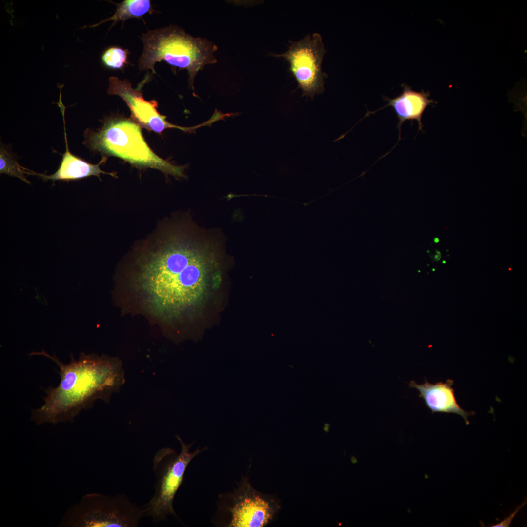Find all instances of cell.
<instances>
[{"instance_id": "obj_1", "label": "cell", "mask_w": 527, "mask_h": 527, "mask_svg": "<svg viewBox=\"0 0 527 527\" xmlns=\"http://www.w3.org/2000/svg\"><path fill=\"white\" fill-rule=\"evenodd\" d=\"M214 253L207 243L170 236L141 264L135 285L146 305L156 314L172 316L197 304L216 273Z\"/></svg>"}, {"instance_id": "obj_2", "label": "cell", "mask_w": 527, "mask_h": 527, "mask_svg": "<svg viewBox=\"0 0 527 527\" xmlns=\"http://www.w3.org/2000/svg\"><path fill=\"white\" fill-rule=\"evenodd\" d=\"M29 355H42L53 361L60 376L56 387L44 390V404L32 410L31 420L37 425L73 422L81 410L92 407L96 400L108 403L125 382L122 362L116 358L81 352L76 360L71 353L70 362L64 363L55 353L51 355L43 349Z\"/></svg>"}, {"instance_id": "obj_3", "label": "cell", "mask_w": 527, "mask_h": 527, "mask_svg": "<svg viewBox=\"0 0 527 527\" xmlns=\"http://www.w3.org/2000/svg\"><path fill=\"white\" fill-rule=\"evenodd\" d=\"M142 40L143 51L138 62L140 70L154 72L155 63L165 61L171 65L187 70L189 84L193 90L198 71L216 61L213 55L217 49L215 44L192 37L176 26L148 30L142 34Z\"/></svg>"}, {"instance_id": "obj_4", "label": "cell", "mask_w": 527, "mask_h": 527, "mask_svg": "<svg viewBox=\"0 0 527 527\" xmlns=\"http://www.w3.org/2000/svg\"><path fill=\"white\" fill-rule=\"evenodd\" d=\"M85 143L94 151L122 159L138 167L158 169L166 175L184 177V167L157 156L145 141L140 126L125 118L106 120L97 131L85 132Z\"/></svg>"}, {"instance_id": "obj_5", "label": "cell", "mask_w": 527, "mask_h": 527, "mask_svg": "<svg viewBox=\"0 0 527 527\" xmlns=\"http://www.w3.org/2000/svg\"><path fill=\"white\" fill-rule=\"evenodd\" d=\"M181 450L179 454L170 448L158 451L153 459V471L156 476L155 492L150 500L142 507L144 516H150L154 522L167 520L168 515L177 516L173 508L175 495L182 484L187 466L191 461L207 447L193 452V443L186 444L179 436Z\"/></svg>"}, {"instance_id": "obj_6", "label": "cell", "mask_w": 527, "mask_h": 527, "mask_svg": "<svg viewBox=\"0 0 527 527\" xmlns=\"http://www.w3.org/2000/svg\"><path fill=\"white\" fill-rule=\"evenodd\" d=\"M144 516L142 507L125 495L109 496L93 493L84 495L63 517L60 526L135 527Z\"/></svg>"}, {"instance_id": "obj_7", "label": "cell", "mask_w": 527, "mask_h": 527, "mask_svg": "<svg viewBox=\"0 0 527 527\" xmlns=\"http://www.w3.org/2000/svg\"><path fill=\"white\" fill-rule=\"evenodd\" d=\"M288 49L282 54H272L288 61L302 96L310 97L324 91V79L327 75L323 72L322 63L326 50L322 38L317 33L307 34L298 41H289Z\"/></svg>"}, {"instance_id": "obj_8", "label": "cell", "mask_w": 527, "mask_h": 527, "mask_svg": "<svg viewBox=\"0 0 527 527\" xmlns=\"http://www.w3.org/2000/svg\"><path fill=\"white\" fill-rule=\"evenodd\" d=\"M229 497L230 502L226 509L229 515L227 527H262L273 517V502L258 494L246 478L242 479Z\"/></svg>"}, {"instance_id": "obj_9", "label": "cell", "mask_w": 527, "mask_h": 527, "mask_svg": "<svg viewBox=\"0 0 527 527\" xmlns=\"http://www.w3.org/2000/svg\"><path fill=\"white\" fill-rule=\"evenodd\" d=\"M109 95L120 96L129 107L132 117L142 127L160 133L166 128H177L184 131H193L202 126L207 125L205 122L198 125L185 127L173 124L166 120V117L157 111L158 103L155 100L147 101L139 90L134 89L127 79L121 80L111 76L109 79L107 90Z\"/></svg>"}, {"instance_id": "obj_10", "label": "cell", "mask_w": 527, "mask_h": 527, "mask_svg": "<svg viewBox=\"0 0 527 527\" xmlns=\"http://www.w3.org/2000/svg\"><path fill=\"white\" fill-rule=\"evenodd\" d=\"M453 384L451 379L445 383L439 382L435 384L430 383L426 379L425 382L422 384L412 381L409 386L418 391L419 397L433 413H455L461 416L468 425V417L473 415L475 412H467L459 405L452 387Z\"/></svg>"}, {"instance_id": "obj_11", "label": "cell", "mask_w": 527, "mask_h": 527, "mask_svg": "<svg viewBox=\"0 0 527 527\" xmlns=\"http://www.w3.org/2000/svg\"><path fill=\"white\" fill-rule=\"evenodd\" d=\"M58 105L60 108L62 115L66 145V151L63 155L60 165L56 172L50 175L37 173L28 170V174L38 175L44 180H51L53 181L56 180L69 181L78 180L90 176H96L100 178L101 173L107 174L114 176L115 175L112 173L104 172L100 168V165L105 162L106 158H103L101 161L97 164H92L77 157L70 152L67 140L65 124L64 113L65 107L62 101L59 102Z\"/></svg>"}, {"instance_id": "obj_12", "label": "cell", "mask_w": 527, "mask_h": 527, "mask_svg": "<svg viewBox=\"0 0 527 527\" xmlns=\"http://www.w3.org/2000/svg\"><path fill=\"white\" fill-rule=\"evenodd\" d=\"M402 86L403 90L400 95L392 99L384 96V100L388 101V104L376 110L378 111L389 106L393 108L399 120L397 127L399 131V140L401 139V125L405 121H417L419 130H422L421 119L423 114L427 106L435 102L429 99V92H425L423 90L417 92L405 84H403Z\"/></svg>"}, {"instance_id": "obj_13", "label": "cell", "mask_w": 527, "mask_h": 527, "mask_svg": "<svg viewBox=\"0 0 527 527\" xmlns=\"http://www.w3.org/2000/svg\"><path fill=\"white\" fill-rule=\"evenodd\" d=\"M117 9L115 13L110 17L104 19L100 22L91 26L85 27H96L104 22L113 21L110 28L119 21L122 22L133 18H139L147 13H151L153 10L149 0H125L120 3H114Z\"/></svg>"}, {"instance_id": "obj_14", "label": "cell", "mask_w": 527, "mask_h": 527, "mask_svg": "<svg viewBox=\"0 0 527 527\" xmlns=\"http://www.w3.org/2000/svg\"><path fill=\"white\" fill-rule=\"evenodd\" d=\"M25 168L21 166L17 162L9 151L5 147H0V173H5L10 176L17 177L27 183H30L24 174L26 173Z\"/></svg>"}, {"instance_id": "obj_15", "label": "cell", "mask_w": 527, "mask_h": 527, "mask_svg": "<svg viewBox=\"0 0 527 527\" xmlns=\"http://www.w3.org/2000/svg\"><path fill=\"white\" fill-rule=\"evenodd\" d=\"M127 51L118 47H112L107 49L102 56V60L105 65L113 69H121L126 62Z\"/></svg>"}, {"instance_id": "obj_16", "label": "cell", "mask_w": 527, "mask_h": 527, "mask_svg": "<svg viewBox=\"0 0 527 527\" xmlns=\"http://www.w3.org/2000/svg\"><path fill=\"white\" fill-rule=\"evenodd\" d=\"M526 503V501L524 502L521 505L517 507V508L515 510V511L511 514H510V516H508V517H507V518H505L504 520H503L502 521H501L499 523L497 524L496 525H494L493 526H492L491 527H507L510 526V525L513 519L514 518V516L516 515V514L518 512L519 510L524 506V505Z\"/></svg>"}, {"instance_id": "obj_17", "label": "cell", "mask_w": 527, "mask_h": 527, "mask_svg": "<svg viewBox=\"0 0 527 527\" xmlns=\"http://www.w3.org/2000/svg\"><path fill=\"white\" fill-rule=\"evenodd\" d=\"M441 253L439 251L436 250V254L434 256V260L436 261H438L441 259Z\"/></svg>"}, {"instance_id": "obj_18", "label": "cell", "mask_w": 527, "mask_h": 527, "mask_svg": "<svg viewBox=\"0 0 527 527\" xmlns=\"http://www.w3.org/2000/svg\"><path fill=\"white\" fill-rule=\"evenodd\" d=\"M434 242L435 243H438V242H439V238H435L434 239Z\"/></svg>"}, {"instance_id": "obj_19", "label": "cell", "mask_w": 527, "mask_h": 527, "mask_svg": "<svg viewBox=\"0 0 527 527\" xmlns=\"http://www.w3.org/2000/svg\"><path fill=\"white\" fill-rule=\"evenodd\" d=\"M442 263L443 264H445L446 263V261L444 260V261H442Z\"/></svg>"}]
</instances>
